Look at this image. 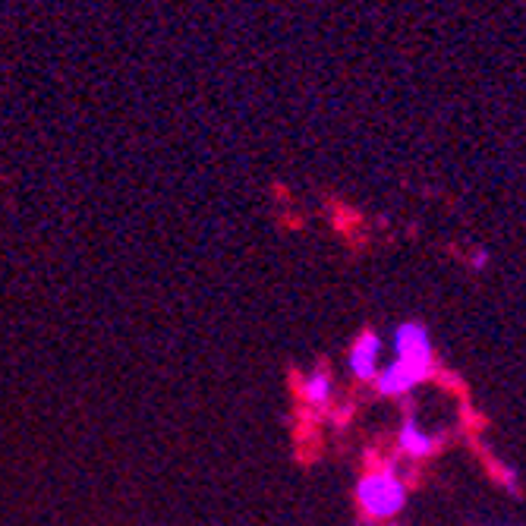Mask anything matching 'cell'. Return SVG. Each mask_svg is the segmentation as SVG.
I'll list each match as a JSON object with an SVG mask.
<instances>
[{
  "label": "cell",
  "mask_w": 526,
  "mask_h": 526,
  "mask_svg": "<svg viewBox=\"0 0 526 526\" xmlns=\"http://www.w3.org/2000/svg\"><path fill=\"white\" fill-rule=\"evenodd\" d=\"M356 501H360L366 517L391 520L407 508V482L394 467L375 470L356 482Z\"/></svg>",
  "instance_id": "obj_1"
},
{
  "label": "cell",
  "mask_w": 526,
  "mask_h": 526,
  "mask_svg": "<svg viewBox=\"0 0 526 526\" xmlns=\"http://www.w3.org/2000/svg\"><path fill=\"white\" fill-rule=\"evenodd\" d=\"M432 366H419V363H407V360H391L385 369H378L375 375V388L385 397H404L410 394L416 385H423L429 378Z\"/></svg>",
  "instance_id": "obj_2"
},
{
  "label": "cell",
  "mask_w": 526,
  "mask_h": 526,
  "mask_svg": "<svg viewBox=\"0 0 526 526\" xmlns=\"http://www.w3.org/2000/svg\"><path fill=\"white\" fill-rule=\"evenodd\" d=\"M394 360L432 366V334L423 322H404L394 328Z\"/></svg>",
  "instance_id": "obj_3"
},
{
  "label": "cell",
  "mask_w": 526,
  "mask_h": 526,
  "mask_svg": "<svg viewBox=\"0 0 526 526\" xmlns=\"http://www.w3.org/2000/svg\"><path fill=\"white\" fill-rule=\"evenodd\" d=\"M378 360H382V338L372 331L360 334V338L353 341L350 347V372L360 378V382H375V375H378Z\"/></svg>",
  "instance_id": "obj_4"
},
{
  "label": "cell",
  "mask_w": 526,
  "mask_h": 526,
  "mask_svg": "<svg viewBox=\"0 0 526 526\" xmlns=\"http://www.w3.org/2000/svg\"><path fill=\"white\" fill-rule=\"evenodd\" d=\"M435 435H429V432H423L419 429V423L413 416H407L404 419V429H401V448L410 454V457H426V454H432L435 451Z\"/></svg>",
  "instance_id": "obj_5"
},
{
  "label": "cell",
  "mask_w": 526,
  "mask_h": 526,
  "mask_svg": "<svg viewBox=\"0 0 526 526\" xmlns=\"http://www.w3.org/2000/svg\"><path fill=\"white\" fill-rule=\"evenodd\" d=\"M331 394H334V382H331V375L325 369H315V372L306 375L303 397H306L312 407H325L331 401Z\"/></svg>",
  "instance_id": "obj_6"
},
{
  "label": "cell",
  "mask_w": 526,
  "mask_h": 526,
  "mask_svg": "<svg viewBox=\"0 0 526 526\" xmlns=\"http://www.w3.org/2000/svg\"><path fill=\"white\" fill-rule=\"evenodd\" d=\"M473 265H476V268H486V265H489V249H479L476 259H473Z\"/></svg>",
  "instance_id": "obj_7"
},
{
  "label": "cell",
  "mask_w": 526,
  "mask_h": 526,
  "mask_svg": "<svg viewBox=\"0 0 526 526\" xmlns=\"http://www.w3.org/2000/svg\"><path fill=\"white\" fill-rule=\"evenodd\" d=\"M498 526H517V523H498Z\"/></svg>",
  "instance_id": "obj_8"
}]
</instances>
